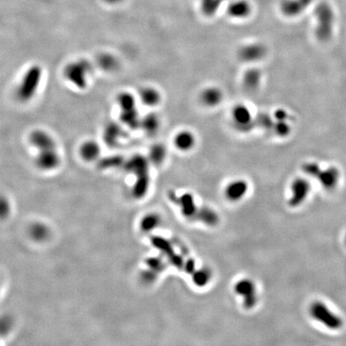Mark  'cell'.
Instances as JSON below:
<instances>
[{"mask_svg": "<svg viewBox=\"0 0 346 346\" xmlns=\"http://www.w3.org/2000/svg\"><path fill=\"white\" fill-rule=\"evenodd\" d=\"M124 167L136 177L133 186V195L137 199L144 198L148 191V161L143 156L135 155L127 162Z\"/></svg>", "mask_w": 346, "mask_h": 346, "instance_id": "6da1fadb", "label": "cell"}, {"mask_svg": "<svg viewBox=\"0 0 346 346\" xmlns=\"http://www.w3.org/2000/svg\"><path fill=\"white\" fill-rule=\"evenodd\" d=\"M43 77V70L39 65H33L23 74L16 88V97L21 102H28L34 98Z\"/></svg>", "mask_w": 346, "mask_h": 346, "instance_id": "7a4b0ae2", "label": "cell"}, {"mask_svg": "<svg viewBox=\"0 0 346 346\" xmlns=\"http://www.w3.org/2000/svg\"><path fill=\"white\" fill-rule=\"evenodd\" d=\"M303 170L306 174L313 177L327 190H332L339 181L340 172L337 167L322 169L315 163H306L303 165Z\"/></svg>", "mask_w": 346, "mask_h": 346, "instance_id": "3957f363", "label": "cell"}, {"mask_svg": "<svg viewBox=\"0 0 346 346\" xmlns=\"http://www.w3.org/2000/svg\"><path fill=\"white\" fill-rule=\"evenodd\" d=\"M310 313L314 320L330 330H340L343 326L342 317L332 312L327 305L321 301H315L310 305Z\"/></svg>", "mask_w": 346, "mask_h": 346, "instance_id": "277c9868", "label": "cell"}, {"mask_svg": "<svg viewBox=\"0 0 346 346\" xmlns=\"http://www.w3.org/2000/svg\"><path fill=\"white\" fill-rule=\"evenodd\" d=\"M92 66L86 60H79L69 64L65 67V78L79 89L87 87L88 75Z\"/></svg>", "mask_w": 346, "mask_h": 346, "instance_id": "5b68a950", "label": "cell"}, {"mask_svg": "<svg viewBox=\"0 0 346 346\" xmlns=\"http://www.w3.org/2000/svg\"><path fill=\"white\" fill-rule=\"evenodd\" d=\"M317 18V28L316 34L319 40L322 42L328 41L331 38L333 28V14L330 7L321 6L316 12Z\"/></svg>", "mask_w": 346, "mask_h": 346, "instance_id": "8992f818", "label": "cell"}, {"mask_svg": "<svg viewBox=\"0 0 346 346\" xmlns=\"http://www.w3.org/2000/svg\"><path fill=\"white\" fill-rule=\"evenodd\" d=\"M231 119L236 129L242 132H247L253 128L254 118L249 108L244 103H237L231 109Z\"/></svg>", "mask_w": 346, "mask_h": 346, "instance_id": "52a82bcc", "label": "cell"}, {"mask_svg": "<svg viewBox=\"0 0 346 346\" xmlns=\"http://www.w3.org/2000/svg\"><path fill=\"white\" fill-rule=\"evenodd\" d=\"M151 243L167 257L171 264H173L178 269H183L185 260L175 251L174 247L170 241L162 236H153L151 237Z\"/></svg>", "mask_w": 346, "mask_h": 346, "instance_id": "ba28073f", "label": "cell"}, {"mask_svg": "<svg viewBox=\"0 0 346 346\" xmlns=\"http://www.w3.org/2000/svg\"><path fill=\"white\" fill-rule=\"evenodd\" d=\"M234 291L243 299V305L251 310L257 305V293L254 282L250 279H241L234 285Z\"/></svg>", "mask_w": 346, "mask_h": 346, "instance_id": "9c48e42d", "label": "cell"}, {"mask_svg": "<svg viewBox=\"0 0 346 346\" xmlns=\"http://www.w3.org/2000/svg\"><path fill=\"white\" fill-rule=\"evenodd\" d=\"M267 50L261 43H251L241 47L238 50V57L242 62L255 64L265 57Z\"/></svg>", "mask_w": 346, "mask_h": 346, "instance_id": "30bf717a", "label": "cell"}, {"mask_svg": "<svg viewBox=\"0 0 346 346\" xmlns=\"http://www.w3.org/2000/svg\"><path fill=\"white\" fill-rule=\"evenodd\" d=\"M311 189V185L307 180L297 178L291 185V198L289 199V206L293 208L300 206L305 201Z\"/></svg>", "mask_w": 346, "mask_h": 346, "instance_id": "8fae6325", "label": "cell"}, {"mask_svg": "<svg viewBox=\"0 0 346 346\" xmlns=\"http://www.w3.org/2000/svg\"><path fill=\"white\" fill-rule=\"evenodd\" d=\"M170 199L181 207V213L187 219H195L198 214V209L195 199L191 193H184L181 197H177L174 192L170 193Z\"/></svg>", "mask_w": 346, "mask_h": 346, "instance_id": "7c38bea8", "label": "cell"}, {"mask_svg": "<svg viewBox=\"0 0 346 346\" xmlns=\"http://www.w3.org/2000/svg\"><path fill=\"white\" fill-rule=\"evenodd\" d=\"M60 161L61 160L56 148L40 150L35 159L37 167L44 171L55 169L60 165Z\"/></svg>", "mask_w": 346, "mask_h": 346, "instance_id": "4fadbf2b", "label": "cell"}, {"mask_svg": "<svg viewBox=\"0 0 346 346\" xmlns=\"http://www.w3.org/2000/svg\"><path fill=\"white\" fill-rule=\"evenodd\" d=\"M199 99L202 105L208 108H214L221 104L225 99V94L220 87L209 86L200 92Z\"/></svg>", "mask_w": 346, "mask_h": 346, "instance_id": "5bb4252c", "label": "cell"}, {"mask_svg": "<svg viewBox=\"0 0 346 346\" xmlns=\"http://www.w3.org/2000/svg\"><path fill=\"white\" fill-rule=\"evenodd\" d=\"M173 145L178 151L188 152L193 150L197 145V138L193 132L183 129L174 135Z\"/></svg>", "mask_w": 346, "mask_h": 346, "instance_id": "9a60e30c", "label": "cell"}, {"mask_svg": "<svg viewBox=\"0 0 346 346\" xmlns=\"http://www.w3.org/2000/svg\"><path fill=\"white\" fill-rule=\"evenodd\" d=\"M248 184L244 180H236L230 182L225 188V197L231 202L241 200L246 195Z\"/></svg>", "mask_w": 346, "mask_h": 346, "instance_id": "2e32d148", "label": "cell"}, {"mask_svg": "<svg viewBox=\"0 0 346 346\" xmlns=\"http://www.w3.org/2000/svg\"><path fill=\"white\" fill-rule=\"evenodd\" d=\"M228 15L235 19H244L252 13V6L247 0H234L229 5Z\"/></svg>", "mask_w": 346, "mask_h": 346, "instance_id": "e0dca14e", "label": "cell"}, {"mask_svg": "<svg viewBox=\"0 0 346 346\" xmlns=\"http://www.w3.org/2000/svg\"><path fill=\"white\" fill-rule=\"evenodd\" d=\"M30 143L39 151L44 149L56 148L52 136L43 130H35L30 135Z\"/></svg>", "mask_w": 346, "mask_h": 346, "instance_id": "ac0fdd59", "label": "cell"}, {"mask_svg": "<svg viewBox=\"0 0 346 346\" xmlns=\"http://www.w3.org/2000/svg\"><path fill=\"white\" fill-rule=\"evenodd\" d=\"M139 98L141 103L148 108H156L161 103L162 96L158 89L151 86H146L140 90Z\"/></svg>", "mask_w": 346, "mask_h": 346, "instance_id": "d6986e66", "label": "cell"}, {"mask_svg": "<svg viewBox=\"0 0 346 346\" xmlns=\"http://www.w3.org/2000/svg\"><path fill=\"white\" fill-rule=\"evenodd\" d=\"M262 73L260 69L250 67L244 72L242 84L248 92H255L262 84Z\"/></svg>", "mask_w": 346, "mask_h": 346, "instance_id": "ffe728a7", "label": "cell"}, {"mask_svg": "<svg viewBox=\"0 0 346 346\" xmlns=\"http://www.w3.org/2000/svg\"><path fill=\"white\" fill-rule=\"evenodd\" d=\"M311 0H283L280 5L281 12L289 17L296 16L305 10Z\"/></svg>", "mask_w": 346, "mask_h": 346, "instance_id": "44dd1931", "label": "cell"}, {"mask_svg": "<svg viewBox=\"0 0 346 346\" xmlns=\"http://www.w3.org/2000/svg\"><path fill=\"white\" fill-rule=\"evenodd\" d=\"M140 128L148 135H154L161 128V119L155 113H148L140 119Z\"/></svg>", "mask_w": 346, "mask_h": 346, "instance_id": "7402d4cb", "label": "cell"}, {"mask_svg": "<svg viewBox=\"0 0 346 346\" xmlns=\"http://www.w3.org/2000/svg\"><path fill=\"white\" fill-rule=\"evenodd\" d=\"M80 153L84 161H94L99 157L100 147L94 140H87L81 145Z\"/></svg>", "mask_w": 346, "mask_h": 346, "instance_id": "603a6c76", "label": "cell"}, {"mask_svg": "<svg viewBox=\"0 0 346 346\" xmlns=\"http://www.w3.org/2000/svg\"><path fill=\"white\" fill-rule=\"evenodd\" d=\"M196 218L209 226H215L219 221V217L216 213L208 207H203L201 209H199Z\"/></svg>", "mask_w": 346, "mask_h": 346, "instance_id": "cb8c5ba5", "label": "cell"}, {"mask_svg": "<svg viewBox=\"0 0 346 346\" xmlns=\"http://www.w3.org/2000/svg\"><path fill=\"white\" fill-rule=\"evenodd\" d=\"M29 234L34 241H44L49 238L50 230L44 224L34 223L29 229Z\"/></svg>", "mask_w": 346, "mask_h": 346, "instance_id": "d4e9b609", "label": "cell"}, {"mask_svg": "<svg viewBox=\"0 0 346 346\" xmlns=\"http://www.w3.org/2000/svg\"><path fill=\"white\" fill-rule=\"evenodd\" d=\"M167 156V150L162 144H156L150 149L149 160L155 165H161Z\"/></svg>", "mask_w": 346, "mask_h": 346, "instance_id": "484cf974", "label": "cell"}, {"mask_svg": "<svg viewBox=\"0 0 346 346\" xmlns=\"http://www.w3.org/2000/svg\"><path fill=\"white\" fill-rule=\"evenodd\" d=\"M192 279L197 286H205L212 279L211 270L208 268L196 269L195 272L192 274Z\"/></svg>", "mask_w": 346, "mask_h": 346, "instance_id": "4316f807", "label": "cell"}, {"mask_svg": "<svg viewBox=\"0 0 346 346\" xmlns=\"http://www.w3.org/2000/svg\"><path fill=\"white\" fill-rule=\"evenodd\" d=\"M161 224V217L156 214H149L140 221V229L145 232L152 231Z\"/></svg>", "mask_w": 346, "mask_h": 346, "instance_id": "83f0119b", "label": "cell"}, {"mask_svg": "<svg viewBox=\"0 0 346 346\" xmlns=\"http://www.w3.org/2000/svg\"><path fill=\"white\" fill-rule=\"evenodd\" d=\"M117 102L120 111L131 110L136 108V101L132 94L129 92H121L117 97Z\"/></svg>", "mask_w": 346, "mask_h": 346, "instance_id": "f1b7e54d", "label": "cell"}, {"mask_svg": "<svg viewBox=\"0 0 346 346\" xmlns=\"http://www.w3.org/2000/svg\"><path fill=\"white\" fill-rule=\"evenodd\" d=\"M255 125L260 129H264L265 131H273V127L275 124V119L273 115H268L267 113H260L254 119Z\"/></svg>", "mask_w": 346, "mask_h": 346, "instance_id": "f546056e", "label": "cell"}, {"mask_svg": "<svg viewBox=\"0 0 346 346\" xmlns=\"http://www.w3.org/2000/svg\"><path fill=\"white\" fill-rule=\"evenodd\" d=\"M121 136V130L117 124H109L104 131V140L109 145H115Z\"/></svg>", "mask_w": 346, "mask_h": 346, "instance_id": "4dcf8cb0", "label": "cell"}, {"mask_svg": "<svg viewBox=\"0 0 346 346\" xmlns=\"http://www.w3.org/2000/svg\"><path fill=\"white\" fill-rule=\"evenodd\" d=\"M200 1V8L202 12L206 16H213L216 13L222 0H199Z\"/></svg>", "mask_w": 346, "mask_h": 346, "instance_id": "1f68e13d", "label": "cell"}, {"mask_svg": "<svg viewBox=\"0 0 346 346\" xmlns=\"http://www.w3.org/2000/svg\"><path fill=\"white\" fill-rule=\"evenodd\" d=\"M99 65L105 71H114L118 66V61L113 55L103 54L99 58Z\"/></svg>", "mask_w": 346, "mask_h": 346, "instance_id": "d6a6232c", "label": "cell"}, {"mask_svg": "<svg viewBox=\"0 0 346 346\" xmlns=\"http://www.w3.org/2000/svg\"><path fill=\"white\" fill-rule=\"evenodd\" d=\"M145 263L148 269L153 271L157 274L162 273L166 268V264L161 257H149L146 260Z\"/></svg>", "mask_w": 346, "mask_h": 346, "instance_id": "836d02e7", "label": "cell"}, {"mask_svg": "<svg viewBox=\"0 0 346 346\" xmlns=\"http://www.w3.org/2000/svg\"><path fill=\"white\" fill-rule=\"evenodd\" d=\"M273 132L279 137H286L291 132V127L287 120H275Z\"/></svg>", "mask_w": 346, "mask_h": 346, "instance_id": "e575fe53", "label": "cell"}, {"mask_svg": "<svg viewBox=\"0 0 346 346\" xmlns=\"http://www.w3.org/2000/svg\"><path fill=\"white\" fill-rule=\"evenodd\" d=\"M13 327V319L9 315L0 316V338L7 336Z\"/></svg>", "mask_w": 346, "mask_h": 346, "instance_id": "d590c367", "label": "cell"}, {"mask_svg": "<svg viewBox=\"0 0 346 346\" xmlns=\"http://www.w3.org/2000/svg\"><path fill=\"white\" fill-rule=\"evenodd\" d=\"M11 210L12 206L9 199L5 198L4 196L0 195V219L7 218L11 214Z\"/></svg>", "mask_w": 346, "mask_h": 346, "instance_id": "8d00e7d4", "label": "cell"}, {"mask_svg": "<svg viewBox=\"0 0 346 346\" xmlns=\"http://www.w3.org/2000/svg\"><path fill=\"white\" fill-rule=\"evenodd\" d=\"M123 164V158L120 156H113L101 161L99 164L102 168H109V167H119Z\"/></svg>", "mask_w": 346, "mask_h": 346, "instance_id": "74e56055", "label": "cell"}, {"mask_svg": "<svg viewBox=\"0 0 346 346\" xmlns=\"http://www.w3.org/2000/svg\"><path fill=\"white\" fill-rule=\"evenodd\" d=\"M157 275H158L157 273L147 268L146 270L141 273V278H142V280L146 283H151V282L155 281L157 278Z\"/></svg>", "mask_w": 346, "mask_h": 346, "instance_id": "f35d334b", "label": "cell"}, {"mask_svg": "<svg viewBox=\"0 0 346 346\" xmlns=\"http://www.w3.org/2000/svg\"><path fill=\"white\" fill-rule=\"evenodd\" d=\"M183 269L185 271L186 273H188L192 275L194 272H195L196 269V262L193 258H190V257H188L187 259L184 261V265H183Z\"/></svg>", "mask_w": 346, "mask_h": 346, "instance_id": "ab89813d", "label": "cell"}, {"mask_svg": "<svg viewBox=\"0 0 346 346\" xmlns=\"http://www.w3.org/2000/svg\"><path fill=\"white\" fill-rule=\"evenodd\" d=\"M273 116L275 120H287L288 119V114L283 109L276 110L273 113Z\"/></svg>", "mask_w": 346, "mask_h": 346, "instance_id": "60d3db41", "label": "cell"}, {"mask_svg": "<svg viewBox=\"0 0 346 346\" xmlns=\"http://www.w3.org/2000/svg\"><path fill=\"white\" fill-rule=\"evenodd\" d=\"M345 244H346V237H345Z\"/></svg>", "mask_w": 346, "mask_h": 346, "instance_id": "b9f144b4", "label": "cell"}, {"mask_svg": "<svg viewBox=\"0 0 346 346\" xmlns=\"http://www.w3.org/2000/svg\"><path fill=\"white\" fill-rule=\"evenodd\" d=\"M222 1L224 2V1H227V0H222Z\"/></svg>", "mask_w": 346, "mask_h": 346, "instance_id": "7bdbcfd3", "label": "cell"}]
</instances>
